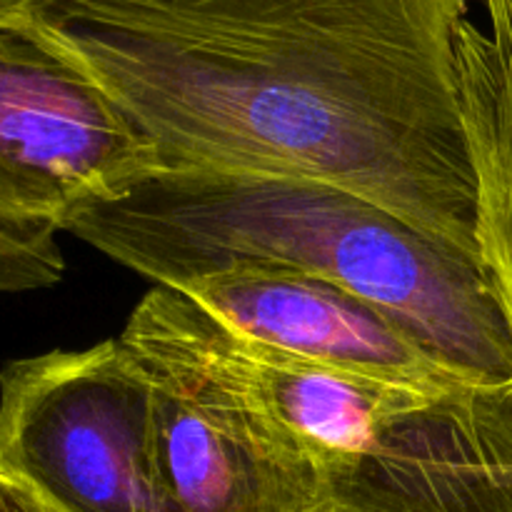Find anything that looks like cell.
Listing matches in <instances>:
<instances>
[{
  "mask_svg": "<svg viewBox=\"0 0 512 512\" xmlns=\"http://www.w3.org/2000/svg\"><path fill=\"white\" fill-rule=\"evenodd\" d=\"M470 0H33L160 168L358 193L483 260L455 85Z\"/></svg>",
  "mask_w": 512,
  "mask_h": 512,
  "instance_id": "cell-1",
  "label": "cell"
},
{
  "mask_svg": "<svg viewBox=\"0 0 512 512\" xmlns=\"http://www.w3.org/2000/svg\"><path fill=\"white\" fill-rule=\"evenodd\" d=\"M65 233L163 288L233 263L328 280L383 310L458 378L512 385V323L483 260L338 185L158 168L80 208Z\"/></svg>",
  "mask_w": 512,
  "mask_h": 512,
  "instance_id": "cell-2",
  "label": "cell"
},
{
  "mask_svg": "<svg viewBox=\"0 0 512 512\" xmlns=\"http://www.w3.org/2000/svg\"><path fill=\"white\" fill-rule=\"evenodd\" d=\"M120 343L248 415L320 483V512H512V385L420 390L243 338L158 285Z\"/></svg>",
  "mask_w": 512,
  "mask_h": 512,
  "instance_id": "cell-3",
  "label": "cell"
},
{
  "mask_svg": "<svg viewBox=\"0 0 512 512\" xmlns=\"http://www.w3.org/2000/svg\"><path fill=\"white\" fill-rule=\"evenodd\" d=\"M0 470L55 512H173L148 370L120 338L5 365Z\"/></svg>",
  "mask_w": 512,
  "mask_h": 512,
  "instance_id": "cell-4",
  "label": "cell"
},
{
  "mask_svg": "<svg viewBox=\"0 0 512 512\" xmlns=\"http://www.w3.org/2000/svg\"><path fill=\"white\" fill-rule=\"evenodd\" d=\"M160 168L115 100L23 20L0 23V230L58 235Z\"/></svg>",
  "mask_w": 512,
  "mask_h": 512,
  "instance_id": "cell-5",
  "label": "cell"
},
{
  "mask_svg": "<svg viewBox=\"0 0 512 512\" xmlns=\"http://www.w3.org/2000/svg\"><path fill=\"white\" fill-rule=\"evenodd\" d=\"M173 290L233 333L325 368L420 390L468 383L383 310L328 280L278 265L233 263Z\"/></svg>",
  "mask_w": 512,
  "mask_h": 512,
  "instance_id": "cell-6",
  "label": "cell"
},
{
  "mask_svg": "<svg viewBox=\"0 0 512 512\" xmlns=\"http://www.w3.org/2000/svg\"><path fill=\"white\" fill-rule=\"evenodd\" d=\"M143 368L153 383L158 453L173 512H320L313 470L278 448L248 415L173 375Z\"/></svg>",
  "mask_w": 512,
  "mask_h": 512,
  "instance_id": "cell-7",
  "label": "cell"
},
{
  "mask_svg": "<svg viewBox=\"0 0 512 512\" xmlns=\"http://www.w3.org/2000/svg\"><path fill=\"white\" fill-rule=\"evenodd\" d=\"M455 38V85L478 188L480 255L512 323V0H483Z\"/></svg>",
  "mask_w": 512,
  "mask_h": 512,
  "instance_id": "cell-8",
  "label": "cell"
},
{
  "mask_svg": "<svg viewBox=\"0 0 512 512\" xmlns=\"http://www.w3.org/2000/svg\"><path fill=\"white\" fill-rule=\"evenodd\" d=\"M65 273L58 235H15L0 230V295L50 288Z\"/></svg>",
  "mask_w": 512,
  "mask_h": 512,
  "instance_id": "cell-9",
  "label": "cell"
},
{
  "mask_svg": "<svg viewBox=\"0 0 512 512\" xmlns=\"http://www.w3.org/2000/svg\"><path fill=\"white\" fill-rule=\"evenodd\" d=\"M0 512H55L23 480L0 470Z\"/></svg>",
  "mask_w": 512,
  "mask_h": 512,
  "instance_id": "cell-10",
  "label": "cell"
},
{
  "mask_svg": "<svg viewBox=\"0 0 512 512\" xmlns=\"http://www.w3.org/2000/svg\"><path fill=\"white\" fill-rule=\"evenodd\" d=\"M30 5H33V0H0V23L20 20Z\"/></svg>",
  "mask_w": 512,
  "mask_h": 512,
  "instance_id": "cell-11",
  "label": "cell"
}]
</instances>
